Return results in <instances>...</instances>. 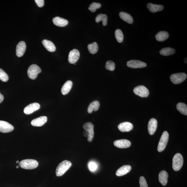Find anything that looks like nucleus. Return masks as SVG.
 Wrapping results in <instances>:
<instances>
[{"instance_id":"f257e3e1","label":"nucleus","mask_w":187,"mask_h":187,"mask_svg":"<svg viewBox=\"0 0 187 187\" xmlns=\"http://www.w3.org/2000/svg\"><path fill=\"white\" fill-rule=\"evenodd\" d=\"M72 166V163L69 160L63 161L58 165L56 169V174L57 176H61L69 169Z\"/></svg>"},{"instance_id":"f03ea898","label":"nucleus","mask_w":187,"mask_h":187,"mask_svg":"<svg viewBox=\"0 0 187 187\" xmlns=\"http://www.w3.org/2000/svg\"><path fill=\"white\" fill-rule=\"evenodd\" d=\"M20 167L25 169L32 170L38 167L39 163L37 160L32 159H26L19 162Z\"/></svg>"},{"instance_id":"7ed1b4c3","label":"nucleus","mask_w":187,"mask_h":187,"mask_svg":"<svg viewBox=\"0 0 187 187\" xmlns=\"http://www.w3.org/2000/svg\"><path fill=\"white\" fill-rule=\"evenodd\" d=\"M183 164V158L182 155L180 153L175 155L173 159L172 167L175 171L180 170Z\"/></svg>"},{"instance_id":"20e7f679","label":"nucleus","mask_w":187,"mask_h":187,"mask_svg":"<svg viewBox=\"0 0 187 187\" xmlns=\"http://www.w3.org/2000/svg\"><path fill=\"white\" fill-rule=\"evenodd\" d=\"M169 139V134L168 132L165 131L162 134L159 142L157 150L158 152H161L165 149L167 145Z\"/></svg>"},{"instance_id":"39448f33","label":"nucleus","mask_w":187,"mask_h":187,"mask_svg":"<svg viewBox=\"0 0 187 187\" xmlns=\"http://www.w3.org/2000/svg\"><path fill=\"white\" fill-rule=\"evenodd\" d=\"M41 72V69L38 65L33 64L30 66L28 69V76L31 79H35L37 78L38 74Z\"/></svg>"},{"instance_id":"423d86ee","label":"nucleus","mask_w":187,"mask_h":187,"mask_svg":"<svg viewBox=\"0 0 187 187\" xmlns=\"http://www.w3.org/2000/svg\"><path fill=\"white\" fill-rule=\"evenodd\" d=\"M187 75L186 73L181 72L173 74L170 76V79L173 83L178 84L182 83L186 79Z\"/></svg>"},{"instance_id":"0eeeda50","label":"nucleus","mask_w":187,"mask_h":187,"mask_svg":"<svg viewBox=\"0 0 187 187\" xmlns=\"http://www.w3.org/2000/svg\"><path fill=\"white\" fill-rule=\"evenodd\" d=\"M134 92L136 95L142 97H148L149 93L147 88L143 85L138 86L135 88Z\"/></svg>"},{"instance_id":"6e6552de","label":"nucleus","mask_w":187,"mask_h":187,"mask_svg":"<svg viewBox=\"0 0 187 187\" xmlns=\"http://www.w3.org/2000/svg\"><path fill=\"white\" fill-rule=\"evenodd\" d=\"M84 129L89 134L87 140L89 142H91L94 136V126L91 122L86 123L83 125Z\"/></svg>"},{"instance_id":"1a4fd4ad","label":"nucleus","mask_w":187,"mask_h":187,"mask_svg":"<svg viewBox=\"0 0 187 187\" xmlns=\"http://www.w3.org/2000/svg\"><path fill=\"white\" fill-rule=\"evenodd\" d=\"M80 57V53L78 50L74 49L70 52L68 55V61L70 63L75 64L78 61Z\"/></svg>"},{"instance_id":"9d476101","label":"nucleus","mask_w":187,"mask_h":187,"mask_svg":"<svg viewBox=\"0 0 187 187\" xmlns=\"http://www.w3.org/2000/svg\"><path fill=\"white\" fill-rule=\"evenodd\" d=\"M14 126L7 122L0 121V132L4 133L13 131Z\"/></svg>"},{"instance_id":"9b49d317","label":"nucleus","mask_w":187,"mask_h":187,"mask_svg":"<svg viewBox=\"0 0 187 187\" xmlns=\"http://www.w3.org/2000/svg\"><path fill=\"white\" fill-rule=\"evenodd\" d=\"M127 66L132 68H142L146 67L147 64L139 60H132L127 62Z\"/></svg>"},{"instance_id":"f8f14e48","label":"nucleus","mask_w":187,"mask_h":187,"mask_svg":"<svg viewBox=\"0 0 187 187\" xmlns=\"http://www.w3.org/2000/svg\"><path fill=\"white\" fill-rule=\"evenodd\" d=\"M40 108V106L37 103L30 104L25 108L24 112L26 114H30L36 111Z\"/></svg>"},{"instance_id":"ddd939ff","label":"nucleus","mask_w":187,"mask_h":187,"mask_svg":"<svg viewBox=\"0 0 187 187\" xmlns=\"http://www.w3.org/2000/svg\"><path fill=\"white\" fill-rule=\"evenodd\" d=\"M157 127V121L155 118H152L148 123V130L149 133L151 135L154 134Z\"/></svg>"},{"instance_id":"4468645a","label":"nucleus","mask_w":187,"mask_h":187,"mask_svg":"<svg viewBox=\"0 0 187 187\" xmlns=\"http://www.w3.org/2000/svg\"><path fill=\"white\" fill-rule=\"evenodd\" d=\"M114 144L118 148H125L129 147L131 145V143L128 140L121 139L115 141Z\"/></svg>"},{"instance_id":"2eb2a0df","label":"nucleus","mask_w":187,"mask_h":187,"mask_svg":"<svg viewBox=\"0 0 187 187\" xmlns=\"http://www.w3.org/2000/svg\"><path fill=\"white\" fill-rule=\"evenodd\" d=\"M26 49V45L25 42L22 41L17 44L16 48V54L18 57H21L25 54Z\"/></svg>"},{"instance_id":"dca6fc26","label":"nucleus","mask_w":187,"mask_h":187,"mask_svg":"<svg viewBox=\"0 0 187 187\" xmlns=\"http://www.w3.org/2000/svg\"><path fill=\"white\" fill-rule=\"evenodd\" d=\"M133 128V125L128 122H122L118 125V129L122 132L130 131Z\"/></svg>"},{"instance_id":"f3484780","label":"nucleus","mask_w":187,"mask_h":187,"mask_svg":"<svg viewBox=\"0 0 187 187\" xmlns=\"http://www.w3.org/2000/svg\"><path fill=\"white\" fill-rule=\"evenodd\" d=\"M47 121V118L46 116H41L32 120L31 124L32 126H43Z\"/></svg>"},{"instance_id":"a211bd4d","label":"nucleus","mask_w":187,"mask_h":187,"mask_svg":"<svg viewBox=\"0 0 187 187\" xmlns=\"http://www.w3.org/2000/svg\"><path fill=\"white\" fill-rule=\"evenodd\" d=\"M131 167L128 165H124L120 168L117 170L116 173V175L121 176L127 174L131 170Z\"/></svg>"},{"instance_id":"6ab92c4d","label":"nucleus","mask_w":187,"mask_h":187,"mask_svg":"<svg viewBox=\"0 0 187 187\" xmlns=\"http://www.w3.org/2000/svg\"><path fill=\"white\" fill-rule=\"evenodd\" d=\"M147 7L151 12L155 13L162 11L164 9V7L162 5L149 3L147 4Z\"/></svg>"},{"instance_id":"aec40b11","label":"nucleus","mask_w":187,"mask_h":187,"mask_svg":"<svg viewBox=\"0 0 187 187\" xmlns=\"http://www.w3.org/2000/svg\"><path fill=\"white\" fill-rule=\"evenodd\" d=\"M53 22L54 25L59 27H64L67 25L68 22L67 20L59 17L54 18Z\"/></svg>"},{"instance_id":"412c9836","label":"nucleus","mask_w":187,"mask_h":187,"mask_svg":"<svg viewBox=\"0 0 187 187\" xmlns=\"http://www.w3.org/2000/svg\"><path fill=\"white\" fill-rule=\"evenodd\" d=\"M168 175L167 172L165 170L161 171L159 174V180L163 186H165L167 184Z\"/></svg>"},{"instance_id":"4be33fe9","label":"nucleus","mask_w":187,"mask_h":187,"mask_svg":"<svg viewBox=\"0 0 187 187\" xmlns=\"http://www.w3.org/2000/svg\"><path fill=\"white\" fill-rule=\"evenodd\" d=\"M42 43L48 51L53 52L56 51L55 46L51 41L47 40H44L42 41Z\"/></svg>"},{"instance_id":"5701e85b","label":"nucleus","mask_w":187,"mask_h":187,"mask_svg":"<svg viewBox=\"0 0 187 187\" xmlns=\"http://www.w3.org/2000/svg\"><path fill=\"white\" fill-rule=\"evenodd\" d=\"M119 15L121 19L126 22L130 24L133 23V17L129 14L122 12L120 13Z\"/></svg>"},{"instance_id":"b1692460","label":"nucleus","mask_w":187,"mask_h":187,"mask_svg":"<svg viewBox=\"0 0 187 187\" xmlns=\"http://www.w3.org/2000/svg\"><path fill=\"white\" fill-rule=\"evenodd\" d=\"M72 82L70 80H68L64 84L61 88L62 94L64 95H66L69 92L71 89L72 86Z\"/></svg>"},{"instance_id":"393cba45","label":"nucleus","mask_w":187,"mask_h":187,"mask_svg":"<svg viewBox=\"0 0 187 187\" xmlns=\"http://www.w3.org/2000/svg\"><path fill=\"white\" fill-rule=\"evenodd\" d=\"M100 106V103L97 100H95L90 103L88 106L87 111L90 113L92 111H96L99 109Z\"/></svg>"},{"instance_id":"a878e982","label":"nucleus","mask_w":187,"mask_h":187,"mask_svg":"<svg viewBox=\"0 0 187 187\" xmlns=\"http://www.w3.org/2000/svg\"><path fill=\"white\" fill-rule=\"evenodd\" d=\"M155 37L157 41L162 42L168 39L169 37V34L167 32L160 31L156 34Z\"/></svg>"},{"instance_id":"bb28decb","label":"nucleus","mask_w":187,"mask_h":187,"mask_svg":"<svg viewBox=\"0 0 187 187\" xmlns=\"http://www.w3.org/2000/svg\"><path fill=\"white\" fill-rule=\"evenodd\" d=\"M175 50L170 47L163 48L160 52L161 55L168 56L172 55L175 53Z\"/></svg>"},{"instance_id":"cd10ccee","label":"nucleus","mask_w":187,"mask_h":187,"mask_svg":"<svg viewBox=\"0 0 187 187\" xmlns=\"http://www.w3.org/2000/svg\"><path fill=\"white\" fill-rule=\"evenodd\" d=\"M108 21V17L106 14H100L97 15L96 17L95 21L96 23L99 22L100 21H102L103 25L105 26L107 25Z\"/></svg>"},{"instance_id":"c85d7f7f","label":"nucleus","mask_w":187,"mask_h":187,"mask_svg":"<svg viewBox=\"0 0 187 187\" xmlns=\"http://www.w3.org/2000/svg\"><path fill=\"white\" fill-rule=\"evenodd\" d=\"M177 109L181 113L184 115H187V106L183 103H179L176 105Z\"/></svg>"},{"instance_id":"c756f323","label":"nucleus","mask_w":187,"mask_h":187,"mask_svg":"<svg viewBox=\"0 0 187 187\" xmlns=\"http://www.w3.org/2000/svg\"><path fill=\"white\" fill-rule=\"evenodd\" d=\"M88 49L90 53L94 54L98 51V45L97 43L94 42L88 45Z\"/></svg>"},{"instance_id":"7c9ffc66","label":"nucleus","mask_w":187,"mask_h":187,"mask_svg":"<svg viewBox=\"0 0 187 187\" xmlns=\"http://www.w3.org/2000/svg\"><path fill=\"white\" fill-rule=\"evenodd\" d=\"M115 37L118 43H121L123 41L124 36L121 30L116 29L115 32Z\"/></svg>"},{"instance_id":"2f4dec72","label":"nucleus","mask_w":187,"mask_h":187,"mask_svg":"<svg viewBox=\"0 0 187 187\" xmlns=\"http://www.w3.org/2000/svg\"><path fill=\"white\" fill-rule=\"evenodd\" d=\"M101 4L99 3L94 2L90 4L88 9L92 13L96 11V9H99L101 7Z\"/></svg>"},{"instance_id":"473e14b6","label":"nucleus","mask_w":187,"mask_h":187,"mask_svg":"<svg viewBox=\"0 0 187 187\" xmlns=\"http://www.w3.org/2000/svg\"><path fill=\"white\" fill-rule=\"evenodd\" d=\"M9 79L7 74L3 69H0V79L3 82H7Z\"/></svg>"},{"instance_id":"72a5a7b5","label":"nucleus","mask_w":187,"mask_h":187,"mask_svg":"<svg viewBox=\"0 0 187 187\" xmlns=\"http://www.w3.org/2000/svg\"><path fill=\"white\" fill-rule=\"evenodd\" d=\"M105 68L106 69L110 71H113L115 68V64L113 62L108 60L106 64Z\"/></svg>"},{"instance_id":"f704fd0d","label":"nucleus","mask_w":187,"mask_h":187,"mask_svg":"<svg viewBox=\"0 0 187 187\" xmlns=\"http://www.w3.org/2000/svg\"><path fill=\"white\" fill-rule=\"evenodd\" d=\"M88 167L90 171L94 172L97 170V166L95 162H90L88 163Z\"/></svg>"},{"instance_id":"c9c22d12","label":"nucleus","mask_w":187,"mask_h":187,"mask_svg":"<svg viewBox=\"0 0 187 187\" xmlns=\"http://www.w3.org/2000/svg\"><path fill=\"white\" fill-rule=\"evenodd\" d=\"M140 187H148L145 178L143 176H141L139 179Z\"/></svg>"},{"instance_id":"e433bc0d","label":"nucleus","mask_w":187,"mask_h":187,"mask_svg":"<svg viewBox=\"0 0 187 187\" xmlns=\"http://www.w3.org/2000/svg\"><path fill=\"white\" fill-rule=\"evenodd\" d=\"M35 1L38 7H42L44 6V0H35Z\"/></svg>"},{"instance_id":"4c0bfd02","label":"nucleus","mask_w":187,"mask_h":187,"mask_svg":"<svg viewBox=\"0 0 187 187\" xmlns=\"http://www.w3.org/2000/svg\"><path fill=\"white\" fill-rule=\"evenodd\" d=\"M4 99V97L3 95H2L0 92V104L2 102Z\"/></svg>"},{"instance_id":"58836bf2","label":"nucleus","mask_w":187,"mask_h":187,"mask_svg":"<svg viewBox=\"0 0 187 187\" xmlns=\"http://www.w3.org/2000/svg\"><path fill=\"white\" fill-rule=\"evenodd\" d=\"M83 134L84 136H85L86 137H88V135H89V134H88V132L86 131L85 130V131H84L83 132Z\"/></svg>"},{"instance_id":"ea45409f","label":"nucleus","mask_w":187,"mask_h":187,"mask_svg":"<svg viewBox=\"0 0 187 187\" xmlns=\"http://www.w3.org/2000/svg\"><path fill=\"white\" fill-rule=\"evenodd\" d=\"M184 62L185 63H187V58H186V59H185L184 60Z\"/></svg>"},{"instance_id":"a19ab883","label":"nucleus","mask_w":187,"mask_h":187,"mask_svg":"<svg viewBox=\"0 0 187 187\" xmlns=\"http://www.w3.org/2000/svg\"><path fill=\"white\" fill-rule=\"evenodd\" d=\"M19 161H17V162H16V163H19Z\"/></svg>"},{"instance_id":"79ce46f5","label":"nucleus","mask_w":187,"mask_h":187,"mask_svg":"<svg viewBox=\"0 0 187 187\" xmlns=\"http://www.w3.org/2000/svg\"><path fill=\"white\" fill-rule=\"evenodd\" d=\"M19 168V166H17V168Z\"/></svg>"}]
</instances>
